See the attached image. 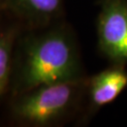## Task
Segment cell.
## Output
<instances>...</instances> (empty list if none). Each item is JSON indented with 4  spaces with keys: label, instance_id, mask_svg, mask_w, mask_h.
<instances>
[{
    "label": "cell",
    "instance_id": "6da1fadb",
    "mask_svg": "<svg viewBox=\"0 0 127 127\" xmlns=\"http://www.w3.org/2000/svg\"><path fill=\"white\" fill-rule=\"evenodd\" d=\"M88 77L73 28L61 20L41 28H26L14 45L9 97L45 84Z\"/></svg>",
    "mask_w": 127,
    "mask_h": 127
},
{
    "label": "cell",
    "instance_id": "7a4b0ae2",
    "mask_svg": "<svg viewBox=\"0 0 127 127\" xmlns=\"http://www.w3.org/2000/svg\"><path fill=\"white\" fill-rule=\"evenodd\" d=\"M88 77L45 84L9 97L8 116L24 127H59L81 116Z\"/></svg>",
    "mask_w": 127,
    "mask_h": 127
},
{
    "label": "cell",
    "instance_id": "3957f363",
    "mask_svg": "<svg viewBox=\"0 0 127 127\" xmlns=\"http://www.w3.org/2000/svg\"><path fill=\"white\" fill-rule=\"evenodd\" d=\"M97 50L110 64L127 65V0H99Z\"/></svg>",
    "mask_w": 127,
    "mask_h": 127
},
{
    "label": "cell",
    "instance_id": "277c9868",
    "mask_svg": "<svg viewBox=\"0 0 127 127\" xmlns=\"http://www.w3.org/2000/svg\"><path fill=\"white\" fill-rule=\"evenodd\" d=\"M126 89V65L109 64L99 73L88 76L85 105L77 125L88 124L101 108L114 103Z\"/></svg>",
    "mask_w": 127,
    "mask_h": 127
},
{
    "label": "cell",
    "instance_id": "5b68a950",
    "mask_svg": "<svg viewBox=\"0 0 127 127\" xmlns=\"http://www.w3.org/2000/svg\"><path fill=\"white\" fill-rule=\"evenodd\" d=\"M1 10L26 28H41L63 20L64 0H2Z\"/></svg>",
    "mask_w": 127,
    "mask_h": 127
},
{
    "label": "cell",
    "instance_id": "8992f818",
    "mask_svg": "<svg viewBox=\"0 0 127 127\" xmlns=\"http://www.w3.org/2000/svg\"><path fill=\"white\" fill-rule=\"evenodd\" d=\"M24 27L9 15L7 21L0 22V103L9 94L14 45Z\"/></svg>",
    "mask_w": 127,
    "mask_h": 127
},
{
    "label": "cell",
    "instance_id": "52a82bcc",
    "mask_svg": "<svg viewBox=\"0 0 127 127\" xmlns=\"http://www.w3.org/2000/svg\"><path fill=\"white\" fill-rule=\"evenodd\" d=\"M1 5H2V0H0V10H1Z\"/></svg>",
    "mask_w": 127,
    "mask_h": 127
}]
</instances>
